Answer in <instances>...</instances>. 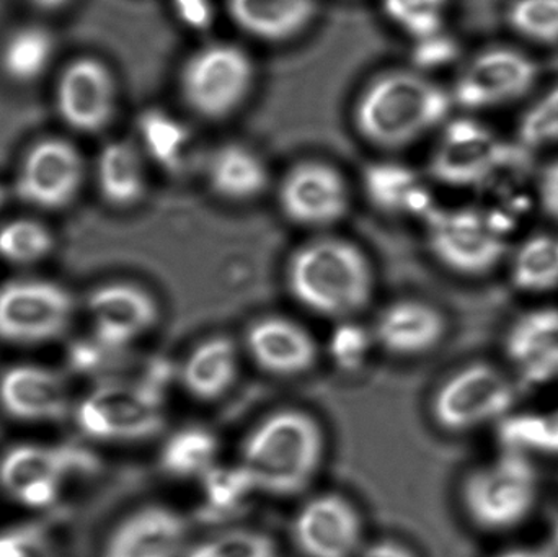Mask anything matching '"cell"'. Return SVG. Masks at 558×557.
<instances>
[{
	"mask_svg": "<svg viewBox=\"0 0 558 557\" xmlns=\"http://www.w3.org/2000/svg\"><path fill=\"white\" fill-rule=\"evenodd\" d=\"M286 287L308 313L350 320L373 300L376 275L366 252L343 238L320 235L299 245L286 264Z\"/></svg>",
	"mask_w": 558,
	"mask_h": 557,
	"instance_id": "1",
	"label": "cell"
},
{
	"mask_svg": "<svg viewBox=\"0 0 558 557\" xmlns=\"http://www.w3.org/2000/svg\"><path fill=\"white\" fill-rule=\"evenodd\" d=\"M325 450V432L314 415L301 409H279L245 435L239 464L258 493L289 499L314 483Z\"/></svg>",
	"mask_w": 558,
	"mask_h": 557,
	"instance_id": "2",
	"label": "cell"
},
{
	"mask_svg": "<svg viewBox=\"0 0 558 557\" xmlns=\"http://www.w3.org/2000/svg\"><path fill=\"white\" fill-rule=\"evenodd\" d=\"M451 105V95L420 72L387 71L357 95L353 123L371 146L403 149L445 123Z\"/></svg>",
	"mask_w": 558,
	"mask_h": 557,
	"instance_id": "3",
	"label": "cell"
},
{
	"mask_svg": "<svg viewBox=\"0 0 558 557\" xmlns=\"http://www.w3.org/2000/svg\"><path fill=\"white\" fill-rule=\"evenodd\" d=\"M541 476L533 458L504 450L469 470L459 486L465 519L484 533H508L523 526L536 512Z\"/></svg>",
	"mask_w": 558,
	"mask_h": 557,
	"instance_id": "4",
	"label": "cell"
},
{
	"mask_svg": "<svg viewBox=\"0 0 558 557\" xmlns=\"http://www.w3.org/2000/svg\"><path fill=\"white\" fill-rule=\"evenodd\" d=\"M257 69L247 49L234 43H209L186 58L179 88L186 107L208 121L225 120L244 107Z\"/></svg>",
	"mask_w": 558,
	"mask_h": 557,
	"instance_id": "5",
	"label": "cell"
},
{
	"mask_svg": "<svg viewBox=\"0 0 558 557\" xmlns=\"http://www.w3.org/2000/svg\"><path fill=\"white\" fill-rule=\"evenodd\" d=\"M75 294L61 281L15 277L0 283V343L38 347L62 339L77 316Z\"/></svg>",
	"mask_w": 558,
	"mask_h": 557,
	"instance_id": "6",
	"label": "cell"
},
{
	"mask_svg": "<svg viewBox=\"0 0 558 557\" xmlns=\"http://www.w3.org/2000/svg\"><path fill=\"white\" fill-rule=\"evenodd\" d=\"M518 389L513 376L492 363L475 362L448 376L433 392V421L446 434H471L500 424L513 412Z\"/></svg>",
	"mask_w": 558,
	"mask_h": 557,
	"instance_id": "7",
	"label": "cell"
},
{
	"mask_svg": "<svg viewBox=\"0 0 558 557\" xmlns=\"http://www.w3.org/2000/svg\"><path fill=\"white\" fill-rule=\"evenodd\" d=\"M72 417L98 444H137L162 431L163 405L150 386L107 382L75 402Z\"/></svg>",
	"mask_w": 558,
	"mask_h": 557,
	"instance_id": "8",
	"label": "cell"
},
{
	"mask_svg": "<svg viewBox=\"0 0 558 557\" xmlns=\"http://www.w3.org/2000/svg\"><path fill=\"white\" fill-rule=\"evenodd\" d=\"M85 170L84 157L71 141L43 137L23 154L13 192L39 211H61L81 193Z\"/></svg>",
	"mask_w": 558,
	"mask_h": 557,
	"instance_id": "9",
	"label": "cell"
},
{
	"mask_svg": "<svg viewBox=\"0 0 558 557\" xmlns=\"http://www.w3.org/2000/svg\"><path fill=\"white\" fill-rule=\"evenodd\" d=\"M279 211L292 225L327 229L340 222L350 209V186L343 173L324 160H302L279 182Z\"/></svg>",
	"mask_w": 558,
	"mask_h": 557,
	"instance_id": "10",
	"label": "cell"
},
{
	"mask_svg": "<svg viewBox=\"0 0 558 557\" xmlns=\"http://www.w3.org/2000/svg\"><path fill=\"white\" fill-rule=\"evenodd\" d=\"M92 337L118 352L140 342L156 329L160 304L147 288L128 280L97 284L85 300Z\"/></svg>",
	"mask_w": 558,
	"mask_h": 557,
	"instance_id": "11",
	"label": "cell"
},
{
	"mask_svg": "<svg viewBox=\"0 0 558 557\" xmlns=\"http://www.w3.org/2000/svg\"><path fill=\"white\" fill-rule=\"evenodd\" d=\"M71 451L46 444L13 445L0 457V489L26 509H51L71 481Z\"/></svg>",
	"mask_w": 558,
	"mask_h": 557,
	"instance_id": "12",
	"label": "cell"
},
{
	"mask_svg": "<svg viewBox=\"0 0 558 557\" xmlns=\"http://www.w3.org/2000/svg\"><path fill=\"white\" fill-rule=\"evenodd\" d=\"M69 379L43 363L20 362L0 372V412L26 425L56 424L75 408Z\"/></svg>",
	"mask_w": 558,
	"mask_h": 557,
	"instance_id": "13",
	"label": "cell"
},
{
	"mask_svg": "<svg viewBox=\"0 0 558 557\" xmlns=\"http://www.w3.org/2000/svg\"><path fill=\"white\" fill-rule=\"evenodd\" d=\"M54 104L59 118L71 130L100 133L117 113V78L100 59L82 56L68 62L59 74Z\"/></svg>",
	"mask_w": 558,
	"mask_h": 557,
	"instance_id": "14",
	"label": "cell"
},
{
	"mask_svg": "<svg viewBox=\"0 0 558 557\" xmlns=\"http://www.w3.org/2000/svg\"><path fill=\"white\" fill-rule=\"evenodd\" d=\"M363 535L361 513L340 494L311 497L292 519V542L304 557L360 556L364 548Z\"/></svg>",
	"mask_w": 558,
	"mask_h": 557,
	"instance_id": "15",
	"label": "cell"
},
{
	"mask_svg": "<svg viewBox=\"0 0 558 557\" xmlns=\"http://www.w3.org/2000/svg\"><path fill=\"white\" fill-rule=\"evenodd\" d=\"M428 242L436 261L462 277L490 274L508 252L505 239L468 211L436 216L429 226Z\"/></svg>",
	"mask_w": 558,
	"mask_h": 557,
	"instance_id": "16",
	"label": "cell"
},
{
	"mask_svg": "<svg viewBox=\"0 0 558 557\" xmlns=\"http://www.w3.org/2000/svg\"><path fill=\"white\" fill-rule=\"evenodd\" d=\"M189 548L185 517L163 504H146L111 526L100 557H185Z\"/></svg>",
	"mask_w": 558,
	"mask_h": 557,
	"instance_id": "17",
	"label": "cell"
},
{
	"mask_svg": "<svg viewBox=\"0 0 558 557\" xmlns=\"http://www.w3.org/2000/svg\"><path fill=\"white\" fill-rule=\"evenodd\" d=\"M537 78V68L513 49L495 48L469 62L456 84L454 98L472 110L497 107L523 97Z\"/></svg>",
	"mask_w": 558,
	"mask_h": 557,
	"instance_id": "18",
	"label": "cell"
},
{
	"mask_svg": "<svg viewBox=\"0 0 558 557\" xmlns=\"http://www.w3.org/2000/svg\"><path fill=\"white\" fill-rule=\"evenodd\" d=\"M505 159V149L494 134L472 120H456L446 128L432 157L436 180L451 186L484 182Z\"/></svg>",
	"mask_w": 558,
	"mask_h": 557,
	"instance_id": "19",
	"label": "cell"
},
{
	"mask_svg": "<svg viewBox=\"0 0 558 557\" xmlns=\"http://www.w3.org/2000/svg\"><path fill=\"white\" fill-rule=\"evenodd\" d=\"M248 359L267 375L298 378L315 368L318 346L311 330L286 316L254 320L245 332Z\"/></svg>",
	"mask_w": 558,
	"mask_h": 557,
	"instance_id": "20",
	"label": "cell"
},
{
	"mask_svg": "<svg viewBox=\"0 0 558 557\" xmlns=\"http://www.w3.org/2000/svg\"><path fill=\"white\" fill-rule=\"evenodd\" d=\"M505 356L514 379L544 386L558 379V306H541L518 316L508 326Z\"/></svg>",
	"mask_w": 558,
	"mask_h": 557,
	"instance_id": "21",
	"label": "cell"
},
{
	"mask_svg": "<svg viewBox=\"0 0 558 557\" xmlns=\"http://www.w3.org/2000/svg\"><path fill=\"white\" fill-rule=\"evenodd\" d=\"M374 343L396 359H418L438 349L448 334L445 314L423 300H397L374 320Z\"/></svg>",
	"mask_w": 558,
	"mask_h": 557,
	"instance_id": "22",
	"label": "cell"
},
{
	"mask_svg": "<svg viewBox=\"0 0 558 557\" xmlns=\"http://www.w3.org/2000/svg\"><path fill=\"white\" fill-rule=\"evenodd\" d=\"M241 373V350L226 336H211L196 343L180 366L179 379L186 395L196 401L225 398Z\"/></svg>",
	"mask_w": 558,
	"mask_h": 557,
	"instance_id": "23",
	"label": "cell"
},
{
	"mask_svg": "<svg viewBox=\"0 0 558 557\" xmlns=\"http://www.w3.org/2000/svg\"><path fill=\"white\" fill-rule=\"evenodd\" d=\"M203 172L211 192L229 203L254 202L267 192L270 183L264 157L239 143L216 147L206 156Z\"/></svg>",
	"mask_w": 558,
	"mask_h": 557,
	"instance_id": "24",
	"label": "cell"
},
{
	"mask_svg": "<svg viewBox=\"0 0 558 557\" xmlns=\"http://www.w3.org/2000/svg\"><path fill=\"white\" fill-rule=\"evenodd\" d=\"M226 7L242 32L265 43L304 35L318 12L317 0H226Z\"/></svg>",
	"mask_w": 558,
	"mask_h": 557,
	"instance_id": "25",
	"label": "cell"
},
{
	"mask_svg": "<svg viewBox=\"0 0 558 557\" xmlns=\"http://www.w3.org/2000/svg\"><path fill=\"white\" fill-rule=\"evenodd\" d=\"M95 179L101 199L108 206L136 208L147 193L146 156L130 141H110L98 153Z\"/></svg>",
	"mask_w": 558,
	"mask_h": 557,
	"instance_id": "26",
	"label": "cell"
},
{
	"mask_svg": "<svg viewBox=\"0 0 558 557\" xmlns=\"http://www.w3.org/2000/svg\"><path fill=\"white\" fill-rule=\"evenodd\" d=\"M219 448L215 432L203 425L177 428L160 447V471L172 480L203 481L218 468Z\"/></svg>",
	"mask_w": 558,
	"mask_h": 557,
	"instance_id": "27",
	"label": "cell"
},
{
	"mask_svg": "<svg viewBox=\"0 0 558 557\" xmlns=\"http://www.w3.org/2000/svg\"><path fill=\"white\" fill-rule=\"evenodd\" d=\"M56 39L45 26L13 29L0 45V71L7 81L29 85L45 77L54 62Z\"/></svg>",
	"mask_w": 558,
	"mask_h": 557,
	"instance_id": "28",
	"label": "cell"
},
{
	"mask_svg": "<svg viewBox=\"0 0 558 557\" xmlns=\"http://www.w3.org/2000/svg\"><path fill=\"white\" fill-rule=\"evenodd\" d=\"M510 280L514 290L544 294L558 290V238L539 234L524 241L511 258Z\"/></svg>",
	"mask_w": 558,
	"mask_h": 557,
	"instance_id": "29",
	"label": "cell"
},
{
	"mask_svg": "<svg viewBox=\"0 0 558 557\" xmlns=\"http://www.w3.org/2000/svg\"><path fill=\"white\" fill-rule=\"evenodd\" d=\"M137 133V146L147 159L173 172L183 169L193 143L192 134L179 120L162 111L149 110L141 114Z\"/></svg>",
	"mask_w": 558,
	"mask_h": 557,
	"instance_id": "30",
	"label": "cell"
},
{
	"mask_svg": "<svg viewBox=\"0 0 558 557\" xmlns=\"http://www.w3.org/2000/svg\"><path fill=\"white\" fill-rule=\"evenodd\" d=\"M497 428L504 450L520 451L531 458L558 457V408L511 412Z\"/></svg>",
	"mask_w": 558,
	"mask_h": 557,
	"instance_id": "31",
	"label": "cell"
},
{
	"mask_svg": "<svg viewBox=\"0 0 558 557\" xmlns=\"http://www.w3.org/2000/svg\"><path fill=\"white\" fill-rule=\"evenodd\" d=\"M54 251V232L39 219L23 216L0 225V262L10 267H35Z\"/></svg>",
	"mask_w": 558,
	"mask_h": 557,
	"instance_id": "32",
	"label": "cell"
},
{
	"mask_svg": "<svg viewBox=\"0 0 558 557\" xmlns=\"http://www.w3.org/2000/svg\"><path fill=\"white\" fill-rule=\"evenodd\" d=\"M366 190L371 202L387 213H412L426 205L420 180L412 170L397 164L369 167Z\"/></svg>",
	"mask_w": 558,
	"mask_h": 557,
	"instance_id": "33",
	"label": "cell"
},
{
	"mask_svg": "<svg viewBox=\"0 0 558 557\" xmlns=\"http://www.w3.org/2000/svg\"><path fill=\"white\" fill-rule=\"evenodd\" d=\"M449 0H383L387 19L416 41L441 35Z\"/></svg>",
	"mask_w": 558,
	"mask_h": 557,
	"instance_id": "34",
	"label": "cell"
},
{
	"mask_svg": "<svg viewBox=\"0 0 558 557\" xmlns=\"http://www.w3.org/2000/svg\"><path fill=\"white\" fill-rule=\"evenodd\" d=\"M185 557H278V548L267 533L232 529L193 543Z\"/></svg>",
	"mask_w": 558,
	"mask_h": 557,
	"instance_id": "35",
	"label": "cell"
},
{
	"mask_svg": "<svg viewBox=\"0 0 558 557\" xmlns=\"http://www.w3.org/2000/svg\"><path fill=\"white\" fill-rule=\"evenodd\" d=\"M514 32L543 45L558 43V0H514L508 10Z\"/></svg>",
	"mask_w": 558,
	"mask_h": 557,
	"instance_id": "36",
	"label": "cell"
},
{
	"mask_svg": "<svg viewBox=\"0 0 558 557\" xmlns=\"http://www.w3.org/2000/svg\"><path fill=\"white\" fill-rule=\"evenodd\" d=\"M203 483L206 500L218 517L232 516V510L242 506L252 494L258 493L241 464L232 470H222L218 467L203 480Z\"/></svg>",
	"mask_w": 558,
	"mask_h": 557,
	"instance_id": "37",
	"label": "cell"
},
{
	"mask_svg": "<svg viewBox=\"0 0 558 557\" xmlns=\"http://www.w3.org/2000/svg\"><path fill=\"white\" fill-rule=\"evenodd\" d=\"M520 137L530 147L558 143V85L524 113L520 123Z\"/></svg>",
	"mask_w": 558,
	"mask_h": 557,
	"instance_id": "38",
	"label": "cell"
},
{
	"mask_svg": "<svg viewBox=\"0 0 558 557\" xmlns=\"http://www.w3.org/2000/svg\"><path fill=\"white\" fill-rule=\"evenodd\" d=\"M0 557H51L45 533L32 526L0 532Z\"/></svg>",
	"mask_w": 558,
	"mask_h": 557,
	"instance_id": "39",
	"label": "cell"
},
{
	"mask_svg": "<svg viewBox=\"0 0 558 557\" xmlns=\"http://www.w3.org/2000/svg\"><path fill=\"white\" fill-rule=\"evenodd\" d=\"M333 353L335 360L340 365L353 366L360 365L366 356L367 346L369 340L373 339V334L369 337L366 334L360 332V329L353 326H347V329H340L335 334L333 339Z\"/></svg>",
	"mask_w": 558,
	"mask_h": 557,
	"instance_id": "40",
	"label": "cell"
},
{
	"mask_svg": "<svg viewBox=\"0 0 558 557\" xmlns=\"http://www.w3.org/2000/svg\"><path fill=\"white\" fill-rule=\"evenodd\" d=\"M539 198L546 215L558 222V160L547 166L541 177Z\"/></svg>",
	"mask_w": 558,
	"mask_h": 557,
	"instance_id": "41",
	"label": "cell"
},
{
	"mask_svg": "<svg viewBox=\"0 0 558 557\" xmlns=\"http://www.w3.org/2000/svg\"><path fill=\"white\" fill-rule=\"evenodd\" d=\"M360 557H418L413 549L396 540H379L361 549Z\"/></svg>",
	"mask_w": 558,
	"mask_h": 557,
	"instance_id": "42",
	"label": "cell"
},
{
	"mask_svg": "<svg viewBox=\"0 0 558 557\" xmlns=\"http://www.w3.org/2000/svg\"><path fill=\"white\" fill-rule=\"evenodd\" d=\"M179 7V12L182 13L183 19L192 25H205L211 16V9H209V0H173Z\"/></svg>",
	"mask_w": 558,
	"mask_h": 557,
	"instance_id": "43",
	"label": "cell"
},
{
	"mask_svg": "<svg viewBox=\"0 0 558 557\" xmlns=\"http://www.w3.org/2000/svg\"><path fill=\"white\" fill-rule=\"evenodd\" d=\"M494 557H557L549 549L541 546H514V548L505 549Z\"/></svg>",
	"mask_w": 558,
	"mask_h": 557,
	"instance_id": "44",
	"label": "cell"
},
{
	"mask_svg": "<svg viewBox=\"0 0 558 557\" xmlns=\"http://www.w3.org/2000/svg\"><path fill=\"white\" fill-rule=\"evenodd\" d=\"M25 2L32 5L33 9L39 10V12L56 13L68 9L72 0H25Z\"/></svg>",
	"mask_w": 558,
	"mask_h": 557,
	"instance_id": "45",
	"label": "cell"
},
{
	"mask_svg": "<svg viewBox=\"0 0 558 557\" xmlns=\"http://www.w3.org/2000/svg\"><path fill=\"white\" fill-rule=\"evenodd\" d=\"M7 202V192L5 189H3L2 183H0V211H2L3 205H5Z\"/></svg>",
	"mask_w": 558,
	"mask_h": 557,
	"instance_id": "46",
	"label": "cell"
}]
</instances>
